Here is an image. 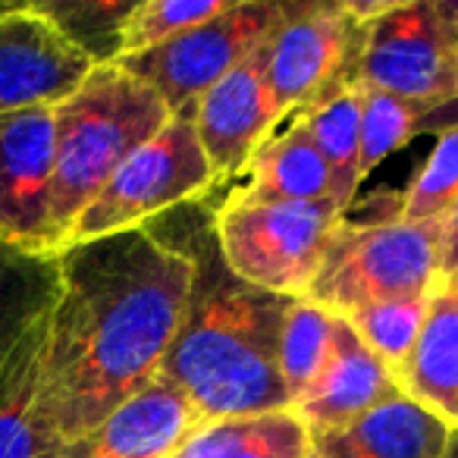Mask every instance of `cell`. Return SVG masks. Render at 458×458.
Here are the masks:
<instances>
[{
	"instance_id": "cell-1",
	"label": "cell",
	"mask_w": 458,
	"mask_h": 458,
	"mask_svg": "<svg viewBox=\"0 0 458 458\" xmlns=\"http://www.w3.org/2000/svg\"><path fill=\"white\" fill-rule=\"evenodd\" d=\"M57 274L41 405L70 445L160 374L189 305L195 258L148 223L66 245Z\"/></svg>"
},
{
	"instance_id": "cell-2",
	"label": "cell",
	"mask_w": 458,
	"mask_h": 458,
	"mask_svg": "<svg viewBox=\"0 0 458 458\" xmlns=\"http://www.w3.org/2000/svg\"><path fill=\"white\" fill-rule=\"evenodd\" d=\"M189 251L195 283L160 377L185 393L204 424L289 408L276 349L293 299L229 274L214 229L210 242H191Z\"/></svg>"
},
{
	"instance_id": "cell-3",
	"label": "cell",
	"mask_w": 458,
	"mask_h": 458,
	"mask_svg": "<svg viewBox=\"0 0 458 458\" xmlns=\"http://www.w3.org/2000/svg\"><path fill=\"white\" fill-rule=\"evenodd\" d=\"M170 120L173 114L164 98L116 64L95 66L89 79L54 107V249H64L79 214L95 201L110 176Z\"/></svg>"
},
{
	"instance_id": "cell-4",
	"label": "cell",
	"mask_w": 458,
	"mask_h": 458,
	"mask_svg": "<svg viewBox=\"0 0 458 458\" xmlns=\"http://www.w3.org/2000/svg\"><path fill=\"white\" fill-rule=\"evenodd\" d=\"M345 214L324 201H223L210 220L233 276L264 293L305 299Z\"/></svg>"
},
{
	"instance_id": "cell-5",
	"label": "cell",
	"mask_w": 458,
	"mask_h": 458,
	"mask_svg": "<svg viewBox=\"0 0 458 458\" xmlns=\"http://www.w3.org/2000/svg\"><path fill=\"white\" fill-rule=\"evenodd\" d=\"M443 220L405 223L386 216L377 223H345L336 229L314 276L308 301L343 314L377 301L427 295L437 289Z\"/></svg>"
},
{
	"instance_id": "cell-6",
	"label": "cell",
	"mask_w": 458,
	"mask_h": 458,
	"mask_svg": "<svg viewBox=\"0 0 458 458\" xmlns=\"http://www.w3.org/2000/svg\"><path fill=\"white\" fill-rule=\"evenodd\" d=\"M216 182L189 116H173L139 148L72 223L66 245L148 226L173 208L201 198ZM64 245V249H66ZM60 249V251H64ZM57 251V255H60Z\"/></svg>"
},
{
	"instance_id": "cell-7",
	"label": "cell",
	"mask_w": 458,
	"mask_h": 458,
	"mask_svg": "<svg viewBox=\"0 0 458 458\" xmlns=\"http://www.w3.org/2000/svg\"><path fill=\"white\" fill-rule=\"evenodd\" d=\"M289 7L293 4L283 0H236L214 20L148 54L116 60V66L157 91L173 116H189L204 91L249 60L286 22Z\"/></svg>"
},
{
	"instance_id": "cell-8",
	"label": "cell",
	"mask_w": 458,
	"mask_h": 458,
	"mask_svg": "<svg viewBox=\"0 0 458 458\" xmlns=\"http://www.w3.org/2000/svg\"><path fill=\"white\" fill-rule=\"evenodd\" d=\"M352 82L427 107L458 101V60L439 32L430 0H399L386 16L361 29Z\"/></svg>"
},
{
	"instance_id": "cell-9",
	"label": "cell",
	"mask_w": 458,
	"mask_h": 458,
	"mask_svg": "<svg viewBox=\"0 0 458 458\" xmlns=\"http://www.w3.org/2000/svg\"><path fill=\"white\" fill-rule=\"evenodd\" d=\"M358 51L361 26L345 4H293L267 47V85L280 120L352 85Z\"/></svg>"
},
{
	"instance_id": "cell-10",
	"label": "cell",
	"mask_w": 458,
	"mask_h": 458,
	"mask_svg": "<svg viewBox=\"0 0 458 458\" xmlns=\"http://www.w3.org/2000/svg\"><path fill=\"white\" fill-rule=\"evenodd\" d=\"M54 160V107L0 114V242L57 255L51 236Z\"/></svg>"
},
{
	"instance_id": "cell-11",
	"label": "cell",
	"mask_w": 458,
	"mask_h": 458,
	"mask_svg": "<svg viewBox=\"0 0 458 458\" xmlns=\"http://www.w3.org/2000/svg\"><path fill=\"white\" fill-rule=\"evenodd\" d=\"M95 70L32 4H0V114L57 107Z\"/></svg>"
},
{
	"instance_id": "cell-12",
	"label": "cell",
	"mask_w": 458,
	"mask_h": 458,
	"mask_svg": "<svg viewBox=\"0 0 458 458\" xmlns=\"http://www.w3.org/2000/svg\"><path fill=\"white\" fill-rule=\"evenodd\" d=\"M270 38L236 70L226 72L214 89L204 91L189 110V120L216 182L242 173L258 148L267 141L270 129L280 123L267 85Z\"/></svg>"
},
{
	"instance_id": "cell-13",
	"label": "cell",
	"mask_w": 458,
	"mask_h": 458,
	"mask_svg": "<svg viewBox=\"0 0 458 458\" xmlns=\"http://www.w3.org/2000/svg\"><path fill=\"white\" fill-rule=\"evenodd\" d=\"M204 418L170 380L151 383L116 405L101 424L64 449V458H173Z\"/></svg>"
},
{
	"instance_id": "cell-14",
	"label": "cell",
	"mask_w": 458,
	"mask_h": 458,
	"mask_svg": "<svg viewBox=\"0 0 458 458\" xmlns=\"http://www.w3.org/2000/svg\"><path fill=\"white\" fill-rule=\"evenodd\" d=\"M395 395H402V386L386 364L355 336L343 318H336V333L324 368L289 411L308 427L311 437H320L352 424Z\"/></svg>"
},
{
	"instance_id": "cell-15",
	"label": "cell",
	"mask_w": 458,
	"mask_h": 458,
	"mask_svg": "<svg viewBox=\"0 0 458 458\" xmlns=\"http://www.w3.org/2000/svg\"><path fill=\"white\" fill-rule=\"evenodd\" d=\"M452 427L405 393L314 439L320 458H439Z\"/></svg>"
},
{
	"instance_id": "cell-16",
	"label": "cell",
	"mask_w": 458,
	"mask_h": 458,
	"mask_svg": "<svg viewBox=\"0 0 458 458\" xmlns=\"http://www.w3.org/2000/svg\"><path fill=\"white\" fill-rule=\"evenodd\" d=\"M47 318L29 330L0 377V458H64L66 445L41 405Z\"/></svg>"
},
{
	"instance_id": "cell-17",
	"label": "cell",
	"mask_w": 458,
	"mask_h": 458,
	"mask_svg": "<svg viewBox=\"0 0 458 458\" xmlns=\"http://www.w3.org/2000/svg\"><path fill=\"white\" fill-rule=\"evenodd\" d=\"M395 383L449 427H458V286L430 293L424 327Z\"/></svg>"
},
{
	"instance_id": "cell-18",
	"label": "cell",
	"mask_w": 458,
	"mask_h": 458,
	"mask_svg": "<svg viewBox=\"0 0 458 458\" xmlns=\"http://www.w3.org/2000/svg\"><path fill=\"white\" fill-rule=\"evenodd\" d=\"M245 182L226 201H324L333 198L330 173L308 132L305 120H295L276 139L264 141L242 170Z\"/></svg>"
},
{
	"instance_id": "cell-19",
	"label": "cell",
	"mask_w": 458,
	"mask_h": 458,
	"mask_svg": "<svg viewBox=\"0 0 458 458\" xmlns=\"http://www.w3.org/2000/svg\"><path fill=\"white\" fill-rule=\"evenodd\" d=\"M57 293V255H32L0 242V377L29 330L51 314Z\"/></svg>"
},
{
	"instance_id": "cell-20",
	"label": "cell",
	"mask_w": 458,
	"mask_h": 458,
	"mask_svg": "<svg viewBox=\"0 0 458 458\" xmlns=\"http://www.w3.org/2000/svg\"><path fill=\"white\" fill-rule=\"evenodd\" d=\"M314 439L289 408L204 424L173 458H311Z\"/></svg>"
},
{
	"instance_id": "cell-21",
	"label": "cell",
	"mask_w": 458,
	"mask_h": 458,
	"mask_svg": "<svg viewBox=\"0 0 458 458\" xmlns=\"http://www.w3.org/2000/svg\"><path fill=\"white\" fill-rule=\"evenodd\" d=\"M305 126L318 145L330 173V191L336 208L349 210L361 185V101L355 85H343L330 98L314 104L305 116Z\"/></svg>"
},
{
	"instance_id": "cell-22",
	"label": "cell",
	"mask_w": 458,
	"mask_h": 458,
	"mask_svg": "<svg viewBox=\"0 0 458 458\" xmlns=\"http://www.w3.org/2000/svg\"><path fill=\"white\" fill-rule=\"evenodd\" d=\"M355 85V82H352ZM358 89V101H361V182L399 148H405L408 141L418 132H424L427 123L433 116H443L452 104L445 107H427L418 101H405V98H395L389 91H377V89Z\"/></svg>"
},
{
	"instance_id": "cell-23",
	"label": "cell",
	"mask_w": 458,
	"mask_h": 458,
	"mask_svg": "<svg viewBox=\"0 0 458 458\" xmlns=\"http://www.w3.org/2000/svg\"><path fill=\"white\" fill-rule=\"evenodd\" d=\"M132 7L135 0H32L35 13L45 16L95 66L116 64L120 29Z\"/></svg>"
},
{
	"instance_id": "cell-24",
	"label": "cell",
	"mask_w": 458,
	"mask_h": 458,
	"mask_svg": "<svg viewBox=\"0 0 458 458\" xmlns=\"http://www.w3.org/2000/svg\"><path fill=\"white\" fill-rule=\"evenodd\" d=\"M333 333H336V314L324 311L308 299H293L286 318H283L280 349H276V364H280L283 386L289 393V408L320 374L327 355H330Z\"/></svg>"
},
{
	"instance_id": "cell-25",
	"label": "cell",
	"mask_w": 458,
	"mask_h": 458,
	"mask_svg": "<svg viewBox=\"0 0 458 458\" xmlns=\"http://www.w3.org/2000/svg\"><path fill=\"white\" fill-rule=\"evenodd\" d=\"M427 308H430V293L355 308V311L343 314V320L355 330V336L386 364L389 374L399 377L408 352L418 343Z\"/></svg>"
},
{
	"instance_id": "cell-26",
	"label": "cell",
	"mask_w": 458,
	"mask_h": 458,
	"mask_svg": "<svg viewBox=\"0 0 458 458\" xmlns=\"http://www.w3.org/2000/svg\"><path fill=\"white\" fill-rule=\"evenodd\" d=\"M236 0H135L132 13L120 29V57H139L166 45L176 35L220 16Z\"/></svg>"
},
{
	"instance_id": "cell-27",
	"label": "cell",
	"mask_w": 458,
	"mask_h": 458,
	"mask_svg": "<svg viewBox=\"0 0 458 458\" xmlns=\"http://www.w3.org/2000/svg\"><path fill=\"white\" fill-rule=\"evenodd\" d=\"M455 198H458V120L439 129L437 148L424 160L414 182L408 185L395 216L405 223L443 220L452 204H455Z\"/></svg>"
},
{
	"instance_id": "cell-28",
	"label": "cell",
	"mask_w": 458,
	"mask_h": 458,
	"mask_svg": "<svg viewBox=\"0 0 458 458\" xmlns=\"http://www.w3.org/2000/svg\"><path fill=\"white\" fill-rule=\"evenodd\" d=\"M437 286H458V198L443 216V242H439Z\"/></svg>"
},
{
	"instance_id": "cell-29",
	"label": "cell",
	"mask_w": 458,
	"mask_h": 458,
	"mask_svg": "<svg viewBox=\"0 0 458 458\" xmlns=\"http://www.w3.org/2000/svg\"><path fill=\"white\" fill-rule=\"evenodd\" d=\"M437 26L443 32L445 45H449L452 57L458 60V0H430Z\"/></svg>"
},
{
	"instance_id": "cell-30",
	"label": "cell",
	"mask_w": 458,
	"mask_h": 458,
	"mask_svg": "<svg viewBox=\"0 0 458 458\" xmlns=\"http://www.w3.org/2000/svg\"><path fill=\"white\" fill-rule=\"evenodd\" d=\"M439 458H458V427H452L449 430V439H445V449Z\"/></svg>"
},
{
	"instance_id": "cell-31",
	"label": "cell",
	"mask_w": 458,
	"mask_h": 458,
	"mask_svg": "<svg viewBox=\"0 0 458 458\" xmlns=\"http://www.w3.org/2000/svg\"><path fill=\"white\" fill-rule=\"evenodd\" d=\"M311 458H320V455H318V452H314V455H311Z\"/></svg>"
},
{
	"instance_id": "cell-32",
	"label": "cell",
	"mask_w": 458,
	"mask_h": 458,
	"mask_svg": "<svg viewBox=\"0 0 458 458\" xmlns=\"http://www.w3.org/2000/svg\"><path fill=\"white\" fill-rule=\"evenodd\" d=\"M0 4H7V0H0Z\"/></svg>"
}]
</instances>
